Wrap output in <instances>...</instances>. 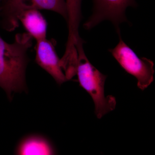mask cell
Listing matches in <instances>:
<instances>
[{"label": "cell", "mask_w": 155, "mask_h": 155, "mask_svg": "<svg viewBox=\"0 0 155 155\" xmlns=\"http://www.w3.org/2000/svg\"><path fill=\"white\" fill-rule=\"evenodd\" d=\"M32 39L28 33H18L14 41L8 43L0 35V87L10 99L13 93L26 89L27 53L32 46Z\"/></svg>", "instance_id": "cell-1"}, {"label": "cell", "mask_w": 155, "mask_h": 155, "mask_svg": "<svg viewBox=\"0 0 155 155\" xmlns=\"http://www.w3.org/2000/svg\"><path fill=\"white\" fill-rule=\"evenodd\" d=\"M84 41L80 38L75 45L77 52L76 74L80 86L90 95L95 105V114L100 119L116 107V98L112 95L105 96V82L107 76L101 73L89 61L83 48Z\"/></svg>", "instance_id": "cell-2"}, {"label": "cell", "mask_w": 155, "mask_h": 155, "mask_svg": "<svg viewBox=\"0 0 155 155\" xmlns=\"http://www.w3.org/2000/svg\"><path fill=\"white\" fill-rule=\"evenodd\" d=\"M31 9L53 11L67 20L66 0H6L0 5V26L7 31H13L19 26L20 14Z\"/></svg>", "instance_id": "cell-3"}, {"label": "cell", "mask_w": 155, "mask_h": 155, "mask_svg": "<svg viewBox=\"0 0 155 155\" xmlns=\"http://www.w3.org/2000/svg\"><path fill=\"white\" fill-rule=\"evenodd\" d=\"M117 32L119 36V43L115 48L110 49L109 51L121 67L137 79L139 88L144 90L153 81V62L147 58H139L123 41L120 31Z\"/></svg>", "instance_id": "cell-4"}, {"label": "cell", "mask_w": 155, "mask_h": 155, "mask_svg": "<svg viewBox=\"0 0 155 155\" xmlns=\"http://www.w3.org/2000/svg\"><path fill=\"white\" fill-rule=\"evenodd\" d=\"M93 14L84 24V27L87 30L93 28L104 20H108L113 23L118 31L120 30V24L127 22L126 9L137 6L135 0H93Z\"/></svg>", "instance_id": "cell-5"}, {"label": "cell", "mask_w": 155, "mask_h": 155, "mask_svg": "<svg viewBox=\"0 0 155 155\" xmlns=\"http://www.w3.org/2000/svg\"><path fill=\"white\" fill-rule=\"evenodd\" d=\"M56 45L54 40H48L47 38L37 41L35 61L61 85L68 80L63 72L60 59L56 52Z\"/></svg>", "instance_id": "cell-6"}, {"label": "cell", "mask_w": 155, "mask_h": 155, "mask_svg": "<svg viewBox=\"0 0 155 155\" xmlns=\"http://www.w3.org/2000/svg\"><path fill=\"white\" fill-rule=\"evenodd\" d=\"M19 21L36 41L46 38L47 23L39 10L31 9L22 12Z\"/></svg>", "instance_id": "cell-7"}, {"label": "cell", "mask_w": 155, "mask_h": 155, "mask_svg": "<svg viewBox=\"0 0 155 155\" xmlns=\"http://www.w3.org/2000/svg\"><path fill=\"white\" fill-rule=\"evenodd\" d=\"M18 155H54L55 150L50 142L41 136L32 135L22 140L16 150Z\"/></svg>", "instance_id": "cell-8"}, {"label": "cell", "mask_w": 155, "mask_h": 155, "mask_svg": "<svg viewBox=\"0 0 155 155\" xmlns=\"http://www.w3.org/2000/svg\"><path fill=\"white\" fill-rule=\"evenodd\" d=\"M67 20L69 29L68 38L74 39L79 35L78 28L82 19L81 6L82 0H66Z\"/></svg>", "instance_id": "cell-9"}, {"label": "cell", "mask_w": 155, "mask_h": 155, "mask_svg": "<svg viewBox=\"0 0 155 155\" xmlns=\"http://www.w3.org/2000/svg\"><path fill=\"white\" fill-rule=\"evenodd\" d=\"M5 1H6V0H2V3H1L4 2H5Z\"/></svg>", "instance_id": "cell-10"}, {"label": "cell", "mask_w": 155, "mask_h": 155, "mask_svg": "<svg viewBox=\"0 0 155 155\" xmlns=\"http://www.w3.org/2000/svg\"><path fill=\"white\" fill-rule=\"evenodd\" d=\"M1 3H2V0H0V5H1Z\"/></svg>", "instance_id": "cell-11"}]
</instances>
